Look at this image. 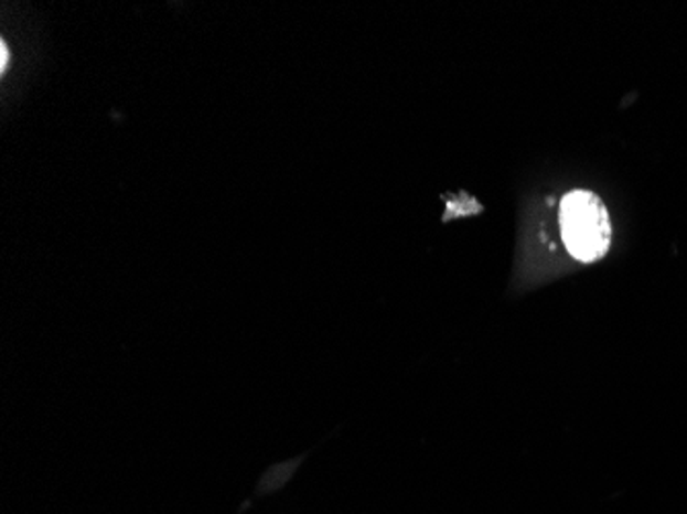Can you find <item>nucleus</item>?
<instances>
[{"label": "nucleus", "instance_id": "nucleus-1", "mask_svg": "<svg viewBox=\"0 0 687 514\" xmlns=\"http://www.w3.org/2000/svg\"><path fill=\"white\" fill-rule=\"evenodd\" d=\"M560 228L568 251L581 261H597L610 249V212L593 192L566 194L560 204Z\"/></svg>", "mask_w": 687, "mask_h": 514}]
</instances>
